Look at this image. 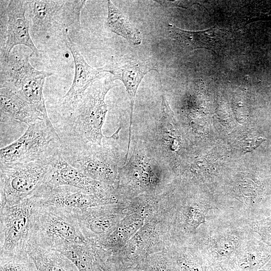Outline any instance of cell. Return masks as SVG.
<instances>
[{
  "mask_svg": "<svg viewBox=\"0 0 271 271\" xmlns=\"http://www.w3.org/2000/svg\"><path fill=\"white\" fill-rule=\"evenodd\" d=\"M51 168V186H68L91 193L112 190L101 183L92 179L68 163L60 151L49 159Z\"/></svg>",
  "mask_w": 271,
  "mask_h": 271,
  "instance_id": "cell-14",
  "label": "cell"
},
{
  "mask_svg": "<svg viewBox=\"0 0 271 271\" xmlns=\"http://www.w3.org/2000/svg\"><path fill=\"white\" fill-rule=\"evenodd\" d=\"M167 264L164 261L157 260L146 263L140 271H170Z\"/></svg>",
  "mask_w": 271,
  "mask_h": 271,
  "instance_id": "cell-22",
  "label": "cell"
},
{
  "mask_svg": "<svg viewBox=\"0 0 271 271\" xmlns=\"http://www.w3.org/2000/svg\"><path fill=\"white\" fill-rule=\"evenodd\" d=\"M117 263L107 259L100 266L98 271H119Z\"/></svg>",
  "mask_w": 271,
  "mask_h": 271,
  "instance_id": "cell-24",
  "label": "cell"
},
{
  "mask_svg": "<svg viewBox=\"0 0 271 271\" xmlns=\"http://www.w3.org/2000/svg\"><path fill=\"white\" fill-rule=\"evenodd\" d=\"M264 141V139L261 137L247 139L243 143V150L245 153L252 152Z\"/></svg>",
  "mask_w": 271,
  "mask_h": 271,
  "instance_id": "cell-23",
  "label": "cell"
},
{
  "mask_svg": "<svg viewBox=\"0 0 271 271\" xmlns=\"http://www.w3.org/2000/svg\"><path fill=\"white\" fill-rule=\"evenodd\" d=\"M27 252L38 271H78L76 266L61 252L29 242Z\"/></svg>",
  "mask_w": 271,
  "mask_h": 271,
  "instance_id": "cell-19",
  "label": "cell"
},
{
  "mask_svg": "<svg viewBox=\"0 0 271 271\" xmlns=\"http://www.w3.org/2000/svg\"><path fill=\"white\" fill-rule=\"evenodd\" d=\"M61 139L51 122L39 120L18 140L0 150V163L48 160L60 151Z\"/></svg>",
  "mask_w": 271,
  "mask_h": 271,
  "instance_id": "cell-6",
  "label": "cell"
},
{
  "mask_svg": "<svg viewBox=\"0 0 271 271\" xmlns=\"http://www.w3.org/2000/svg\"><path fill=\"white\" fill-rule=\"evenodd\" d=\"M37 206L34 196L1 208L0 254L26 253L32 235Z\"/></svg>",
  "mask_w": 271,
  "mask_h": 271,
  "instance_id": "cell-7",
  "label": "cell"
},
{
  "mask_svg": "<svg viewBox=\"0 0 271 271\" xmlns=\"http://www.w3.org/2000/svg\"><path fill=\"white\" fill-rule=\"evenodd\" d=\"M32 20L31 33L33 36L47 34L55 25L59 13L66 1H26Z\"/></svg>",
  "mask_w": 271,
  "mask_h": 271,
  "instance_id": "cell-17",
  "label": "cell"
},
{
  "mask_svg": "<svg viewBox=\"0 0 271 271\" xmlns=\"http://www.w3.org/2000/svg\"><path fill=\"white\" fill-rule=\"evenodd\" d=\"M162 89L161 105L160 114L153 131V157L159 163L172 165L177 162V156L182 146L181 137L177 128L174 114Z\"/></svg>",
  "mask_w": 271,
  "mask_h": 271,
  "instance_id": "cell-11",
  "label": "cell"
},
{
  "mask_svg": "<svg viewBox=\"0 0 271 271\" xmlns=\"http://www.w3.org/2000/svg\"><path fill=\"white\" fill-rule=\"evenodd\" d=\"M63 41L71 52L74 65V76L70 88L60 100L62 116L69 113L74 108L86 90L106 72L101 68H96L89 65L77 46L72 41L68 30L61 33Z\"/></svg>",
  "mask_w": 271,
  "mask_h": 271,
  "instance_id": "cell-12",
  "label": "cell"
},
{
  "mask_svg": "<svg viewBox=\"0 0 271 271\" xmlns=\"http://www.w3.org/2000/svg\"><path fill=\"white\" fill-rule=\"evenodd\" d=\"M0 110L1 123L16 121L29 125L39 120L47 121L32 104L5 87L0 88Z\"/></svg>",
  "mask_w": 271,
  "mask_h": 271,
  "instance_id": "cell-16",
  "label": "cell"
},
{
  "mask_svg": "<svg viewBox=\"0 0 271 271\" xmlns=\"http://www.w3.org/2000/svg\"><path fill=\"white\" fill-rule=\"evenodd\" d=\"M107 8L106 25L110 31L126 39L134 45H140L142 37L140 30L131 24L128 18L112 1H107Z\"/></svg>",
  "mask_w": 271,
  "mask_h": 271,
  "instance_id": "cell-20",
  "label": "cell"
},
{
  "mask_svg": "<svg viewBox=\"0 0 271 271\" xmlns=\"http://www.w3.org/2000/svg\"><path fill=\"white\" fill-rule=\"evenodd\" d=\"M104 72L110 74L114 81L120 80L124 84L130 101V117L127 153H129L132 133L133 106L138 88L145 76L154 70L158 74L157 63L151 59L134 58L123 55L112 58L101 67Z\"/></svg>",
  "mask_w": 271,
  "mask_h": 271,
  "instance_id": "cell-10",
  "label": "cell"
},
{
  "mask_svg": "<svg viewBox=\"0 0 271 271\" xmlns=\"http://www.w3.org/2000/svg\"><path fill=\"white\" fill-rule=\"evenodd\" d=\"M90 241L86 243L66 245L58 251L76 266L78 271H98L108 259L107 255Z\"/></svg>",
  "mask_w": 271,
  "mask_h": 271,
  "instance_id": "cell-18",
  "label": "cell"
},
{
  "mask_svg": "<svg viewBox=\"0 0 271 271\" xmlns=\"http://www.w3.org/2000/svg\"><path fill=\"white\" fill-rule=\"evenodd\" d=\"M0 271H38L28 252L0 254Z\"/></svg>",
  "mask_w": 271,
  "mask_h": 271,
  "instance_id": "cell-21",
  "label": "cell"
},
{
  "mask_svg": "<svg viewBox=\"0 0 271 271\" xmlns=\"http://www.w3.org/2000/svg\"><path fill=\"white\" fill-rule=\"evenodd\" d=\"M30 241L42 247L58 251L68 245L86 243L90 240L69 210L37 201Z\"/></svg>",
  "mask_w": 271,
  "mask_h": 271,
  "instance_id": "cell-4",
  "label": "cell"
},
{
  "mask_svg": "<svg viewBox=\"0 0 271 271\" xmlns=\"http://www.w3.org/2000/svg\"><path fill=\"white\" fill-rule=\"evenodd\" d=\"M51 179L48 160L0 164L1 208L36 194Z\"/></svg>",
  "mask_w": 271,
  "mask_h": 271,
  "instance_id": "cell-5",
  "label": "cell"
},
{
  "mask_svg": "<svg viewBox=\"0 0 271 271\" xmlns=\"http://www.w3.org/2000/svg\"><path fill=\"white\" fill-rule=\"evenodd\" d=\"M30 55L12 51L0 58V88H9L32 104L47 121L43 95L45 79L51 72L38 70L29 61Z\"/></svg>",
  "mask_w": 271,
  "mask_h": 271,
  "instance_id": "cell-3",
  "label": "cell"
},
{
  "mask_svg": "<svg viewBox=\"0 0 271 271\" xmlns=\"http://www.w3.org/2000/svg\"><path fill=\"white\" fill-rule=\"evenodd\" d=\"M120 130L119 127L111 136L104 138L101 145L61 146L62 156L87 177L112 190L119 173V155L115 143Z\"/></svg>",
  "mask_w": 271,
  "mask_h": 271,
  "instance_id": "cell-2",
  "label": "cell"
},
{
  "mask_svg": "<svg viewBox=\"0 0 271 271\" xmlns=\"http://www.w3.org/2000/svg\"><path fill=\"white\" fill-rule=\"evenodd\" d=\"M41 204L68 210H81L116 201L112 191L91 193L68 186H51L48 184L33 195Z\"/></svg>",
  "mask_w": 271,
  "mask_h": 271,
  "instance_id": "cell-9",
  "label": "cell"
},
{
  "mask_svg": "<svg viewBox=\"0 0 271 271\" xmlns=\"http://www.w3.org/2000/svg\"><path fill=\"white\" fill-rule=\"evenodd\" d=\"M148 154L142 141L134 142L129 159L119 167L118 177L121 185L138 192L152 191L159 185L160 179L156 172L159 163Z\"/></svg>",
  "mask_w": 271,
  "mask_h": 271,
  "instance_id": "cell-8",
  "label": "cell"
},
{
  "mask_svg": "<svg viewBox=\"0 0 271 271\" xmlns=\"http://www.w3.org/2000/svg\"><path fill=\"white\" fill-rule=\"evenodd\" d=\"M114 81L111 74L103 76L86 90L74 109L63 116L60 131L57 132L62 146L102 145L106 137L102 127L108 111L105 98L117 85Z\"/></svg>",
  "mask_w": 271,
  "mask_h": 271,
  "instance_id": "cell-1",
  "label": "cell"
},
{
  "mask_svg": "<svg viewBox=\"0 0 271 271\" xmlns=\"http://www.w3.org/2000/svg\"><path fill=\"white\" fill-rule=\"evenodd\" d=\"M26 4V1H7L6 40L4 47L1 49L0 56L9 55L16 46L20 45L28 47L36 57L39 56L41 51L31 39L29 22L25 17Z\"/></svg>",
  "mask_w": 271,
  "mask_h": 271,
  "instance_id": "cell-13",
  "label": "cell"
},
{
  "mask_svg": "<svg viewBox=\"0 0 271 271\" xmlns=\"http://www.w3.org/2000/svg\"><path fill=\"white\" fill-rule=\"evenodd\" d=\"M172 37L181 44L192 50L206 49L216 53L226 45L231 33L228 30L213 27L199 31L183 30L169 24Z\"/></svg>",
  "mask_w": 271,
  "mask_h": 271,
  "instance_id": "cell-15",
  "label": "cell"
}]
</instances>
